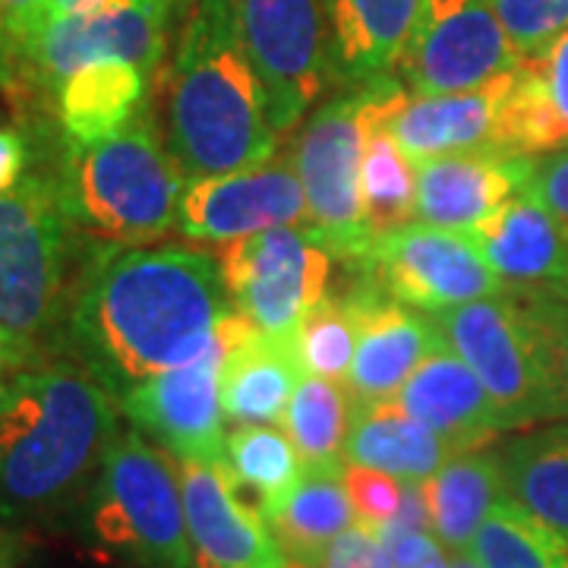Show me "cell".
<instances>
[{"instance_id": "obj_22", "label": "cell", "mask_w": 568, "mask_h": 568, "mask_svg": "<svg viewBox=\"0 0 568 568\" xmlns=\"http://www.w3.org/2000/svg\"><path fill=\"white\" fill-rule=\"evenodd\" d=\"M568 145V32L508 73L499 152L547 155Z\"/></svg>"}, {"instance_id": "obj_4", "label": "cell", "mask_w": 568, "mask_h": 568, "mask_svg": "<svg viewBox=\"0 0 568 568\" xmlns=\"http://www.w3.org/2000/svg\"><path fill=\"white\" fill-rule=\"evenodd\" d=\"M54 174L73 231L95 244H145L178 227L186 174L145 108L104 140L63 142Z\"/></svg>"}, {"instance_id": "obj_14", "label": "cell", "mask_w": 568, "mask_h": 568, "mask_svg": "<svg viewBox=\"0 0 568 568\" xmlns=\"http://www.w3.org/2000/svg\"><path fill=\"white\" fill-rule=\"evenodd\" d=\"M222 361L224 345L215 335L212 347L190 364L174 366L126 388L118 407L140 429L155 439L174 462L224 465L222 429Z\"/></svg>"}, {"instance_id": "obj_30", "label": "cell", "mask_w": 568, "mask_h": 568, "mask_svg": "<svg viewBox=\"0 0 568 568\" xmlns=\"http://www.w3.org/2000/svg\"><path fill=\"white\" fill-rule=\"evenodd\" d=\"M224 467L246 503L268 515L304 477L291 436L275 426H241L224 443Z\"/></svg>"}, {"instance_id": "obj_49", "label": "cell", "mask_w": 568, "mask_h": 568, "mask_svg": "<svg viewBox=\"0 0 568 568\" xmlns=\"http://www.w3.org/2000/svg\"><path fill=\"white\" fill-rule=\"evenodd\" d=\"M171 7H174V13H190V7L196 3V0H168Z\"/></svg>"}, {"instance_id": "obj_27", "label": "cell", "mask_w": 568, "mask_h": 568, "mask_svg": "<svg viewBox=\"0 0 568 568\" xmlns=\"http://www.w3.org/2000/svg\"><path fill=\"white\" fill-rule=\"evenodd\" d=\"M149 73L126 61H99L77 70L58 89V121L67 145H85L118 133L145 108Z\"/></svg>"}, {"instance_id": "obj_36", "label": "cell", "mask_w": 568, "mask_h": 568, "mask_svg": "<svg viewBox=\"0 0 568 568\" xmlns=\"http://www.w3.org/2000/svg\"><path fill=\"white\" fill-rule=\"evenodd\" d=\"M506 291L521 304L530 323L544 335L559 369V379L568 392V282L552 287H506Z\"/></svg>"}, {"instance_id": "obj_17", "label": "cell", "mask_w": 568, "mask_h": 568, "mask_svg": "<svg viewBox=\"0 0 568 568\" xmlns=\"http://www.w3.org/2000/svg\"><path fill=\"white\" fill-rule=\"evenodd\" d=\"M357 310V351L345 386L354 402H388L429 354L446 347L429 313H414L373 282L347 294Z\"/></svg>"}, {"instance_id": "obj_2", "label": "cell", "mask_w": 568, "mask_h": 568, "mask_svg": "<svg viewBox=\"0 0 568 568\" xmlns=\"http://www.w3.org/2000/svg\"><path fill=\"white\" fill-rule=\"evenodd\" d=\"M118 417V398L85 366L20 369L0 405V515L41 518L92 493Z\"/></svg>"}, {"instance_id": "obj_44", "label": "cell", "mask_w": 568, "mask_h": 568, "mask_svg": "<svg viewBox=\"0 0 568 568\" xmlns=\"http://www.w3.org/2000/svg\"><path fill=\"white\" fill-rule=\"evenodd\" d=\"M26 559V534L0 525V568H20Z\"/></svg>"}, {"instance_id": "obj_31", "label": "cell", "mask_w": 568, "mask_h": 568, "mask_svg": "<svg viewBox=\"0 0 568 568\" xmlns=\"http://www.w3.org/2000/svg\"><path fill=\"white\" fill-rule=\"evenodd\" d=\"M480 568H568V544L515 499H499L470 540Z\"/></svg>"}, {"instance_id": "obj_5", "label": "cell", "mask_w": 568, "mask_h": 568, "mask_svg": "<svg viewBox=\"0 0 568 568\" xmlns=\"http://www.w3.org/2000/svg\"><path fill=\"white\" fill-rule=\"evenodd\" d=\"M407 95L405 85L388 73L323 104L301 133L294 168L306 193V231L332 260L357 265L376 237L361 193L366 142Z\"/></svg>"}, {"instance_id": "obj_6", "label": "cell", "mask_w": 568, "mask_h": 568, "mask_svg": "<svg viewBox=\"0 0 568 568\" xmlns=\"http://www.w3.org/2000/svg\"><path fill=\"white\" fill-rule=\"evenodd\" d=\"M89 499L95 544L136 568H196L174 458L140 429L111 443Z\"/></svg>"}, {"instance_id": "obj_25", "label": "cell", "mask_w": 568, "mask_h": 568, "mask_svg": "<svg viewBox=\"0 0 568 568\" xmlns=\"http://www.w3.org/2000/svg\"><path fill=\"white\" fill-rule=\"evenodd\" d=\"M455 452L420 420L407 414L398 398L354 402L347 417L345 462L392 474L402 484H426Z\"/></svg>"}, {"instance_id": "obj_40", "label": "cell", "mask_w": 568, "mask_h": 568, "mask_svg": "<svg viewBox=\"0 0 568 568\" xmlns=\"http://www.w3.org/2000/svg\"><path fill=\"white\" fill-rule=\"evenodd\" d=\"M392 552L395 568H452L448 549L429 537L426 530H402V534H376Z\"/></svg>"}, {"instance_id": "obj_33", "label": "cell", "mask_w": 568, "mask_h": 568, "mask_svg": "<svg viewBox=\"0 0 568 568\" xmlns=\"http://www.w3.org/2000/svg\"><path fill=\"white\" fill-rule=\"evenodd\" d=\"M361 193H364V212L373 234L402 227L414 219L417 171L405 152L398 149V142L388 136L386 123L376 126L366 142Z\"/></svg>"}, {"instance_id": "obj_19", "label": "cell", "mask_w": 568, "mask_h": 568, "mask_svg": "<svg viewBox=\"0 0 568 568\" xmlns=\"http://www.w3.org/2000/svg\"><path fill=\"white\" fill-rule=\"evenodd\" d=\"M219 338L224 345L219 379L224 420L237 426L282 424L304 376L297 342L263 335L241 313L224 316Z\"/></svg>"}, {"instance_id": "obj_38", "label": "cell", "mask_w": 568, "mask_h": 568, "mask_svg": "<svg viewBox=\"0 0 568 568\" xmlns=\"http://www.w3.org/2000/svg\"><path fill=\"white\" fill-rule=\"evenodd\" d=\"M521 193L544 205L568 234V145L534 159Z\"/></svg>"}, {"instance_id": "obj_29", "label": "cell", "mask_w": 568, "mask_h": 568, "mask_svg": "<svg viewBox=\"0 0 568 568\" xmlns=\"http://www.w3.org/2000/svg\"><path fill=\"white\" fill-rule=\"evenodd\" d=\"M506 496L568 544V420L515 436L499 452Z\"/></svg>"}, {"instance_id": "obj_13", "label": "cell", "mask_w": 568, "mask_h": 568, "mask_svg": "<svg viewBox=\"0 0 568 568\" xmlns=\"http://www.w3.org/2000/svg\"><path fill=\"white\" fill-rule=\"evenodd\" d=\"M275 133H287L335 80L325 0H231Z\"/></svg>"}, {"instance_id": "obj_15", "label": "cell", "mask_w": 568, "mask_h": 568, "mask_svg": "<svg viewBox=\"0 0 568 568\" xmlns=\"http://www.w3.org/2000/svg\"><path fill=\"white\" fill-rule=\"evenodd\" d=\"M304 222H310L304 183L297 168L287 162L186 181L178 205V231L190 241L209 244H231L268 227Z\"/></svg>"}, {"instance_id": "obj_42", "label": "cell", "mask_w": 568, "mask_h": 568, "mask_svg": "<svg viewBox=\"0 0 568 568\" xmlns=\"http://www.w3.org/2000/svg\"><path fill=\"white\" fill-rule=\"evenodd\" d=\"M29 140L17 126H0V196L10 193L26 178Z\"/></svg>"}, {"instance_id": "obj_37", "label": "cell", "mask_w": 568, "mask_h": 568, "mask_svg": "<svg viewBox=\"0 0 568 568\" xmlns=\"http://www.w3.org/2000/svg\"><path fill=\"white\" fill-rule=\"evenodd\" d=\"M345 489L351 496L354 515H357V525L369 530L386 528L388 521L398 515L402 496H405V487L392 474L361 465L345 467Z\"/></svg>"}, {"instance_id": "obj_34", "label": "cell", "mask_w": 568, "mask_h": 568, "mask_svg": "<svg viewBox=\"0 0 568 568\" xmlns=\"http://www.w3.org/2000/svg\"><path fill=\"white\" fill-rule=\"evenodd\" d=\"M294 342L304 373L342 383L351 373L357 351V310L347 297L342 301L325 297L323 304L306 313Z\"/></svg>"}, {"instance_id": "obj_1", "label": "cell", "mask_w": 568, "mask_h": 568, "mask_svg": "<svg viewBox=\"0 0 568 568\" xmlns=\"http://www.w3.org/2000/svg\"><path fill=\"white\" fill-rule=\"evenodd\" d=\"M234 313L215 256L183 246L99 244L70 297L82 366L114 398L205 354Z\"/></svg>"}, {"instance_id": "obj_16", "label": "cell", "mask_w": 568, "mask_h": 568, "mask_svg": "<svg viewBox=\"0 0 568 568\" xmlns=\"http://www.w3.org/2000/svg\"><path fill=\"white\" fill-rule=\"evenodd\" d=\"M181 465L183 511L196 568H287V556L224 465Z\"/></svg>"}, {"instance_id": "obj_10", "label": "cell", "mask_w": 568, "mask_h": 568, "mask_svg": "<svg viewBox=\"0 0 568 568\" xmlns=\"http://www.w3.org/2000/svg\"><path fill=\"white\" fill-rule=\"evenodd\" d=\"M234 313L272 338H297L304 316L328 297L332 256L301 227H268L215 244Z\"/></svg>"}, {"instance_id": "obj_45", "label": "cell", "mask_w": 568, "mask_h": 568, "mask_svg": "<svg viewBox=\"0 0 568 568\" xmlns=\"http://www.w3.org/2000/svg\"><path fill=\"white\" fill-rule=\"evenodd\" d=\"M32 361V354L22 345H17L7 332H0V364L13 366V369H26Z\"/></svg>"}, {"instance_id": "obj_7", "label": "cell", "mask_w": 568, "mask_h": 568, "mask_svg": "<svg viewBox=\"0 0 568 568\" xmlns=\"http://www.w3.org/2000/svg\"><path fill=\"white\" fill-rule=\"evenodd\" d=\"M73 224L58 174L32 171L0 196V332L29 354L67 320Z\"/></svg>"}, {"instance_id": "obj_48", "label": "cell", "mask_w": 568, "mask_h": 568, "mask_svg": "<svg viewBox=\"0 0 568 568\" xmlns=\"http://www.w3.org/2000/svg\"><path fill=\"white\" fill-rule=\"evenodd\" d=\"M17 373H20V369L0 364V405H3V398H7V392H10V379H13Z\"/></svg>"}, {"instance_id": "obj_20", "label": "cell", "mask_w": 568, "mask_h": 568, "mask_svg": "<svg viewBox=\"0 0 568 568\" xmlns=\"http://www.w3.org/2000/svg\"><path fill=\"white\" fill-rule=\"evenodd\" d=\"M506 82L508 73L474 92L407 95L388 114V136L398 142V149L414 164L462 155V152H480V149L499 152V118H503Z\"/></svg>"}, {"instance_id": "obj_21", "label": "cell", "mask_w": 568, "mask_h": 568, "mask_svg": "<svg viewBox=\"0 0 568 568\" xmlns=\"http://www.w3.org/2000/svg\"><path fill=\"white\" fill-rule=\"evenodd\" d=\"M398 402L455 455L484 448L499 433H506L484 383L448 345L414 369V376L398 392Z\"/></svg>"}, {"instance_id": "obj_46", "label": "cell", "mask_w": 568, "mask_h": 568, "mask_svg": "<svg viewBox=\"0 0 568 568\" xmlns=\"http://www.w3.org/2000/svg\"><path fill=\"white\" fill-rule=\"evenodd\" d=\"M92 3H99V0H54L51 20H54V17H67V13H80V10L92 7Z\"/></svg>"}, {"instance_id": "obj_24", "label": "cell", "mask_w": 568, "mask_h": 568, "mask_svg": "<svg viewBox=\"0 0 568 568\" xmlns=\"http://www.w3.org/2000/svg\"><path fill=\"white\" fill-rule=\"evenodd\" d=\"M424 0H325L335 80L364 85L388 77Z\"/></svg>"}, {"instance_id": "obj_26", "label": "cell", "mask_w": 568, "mask_h": 568, "mask_svg": "<svg viewBox=\"0 0 568 568\" xmlns=\"http://www.w3.org/2000/svg\"><path fill=\"white\" fill-rule=\"evenodd\" d=\"M287 562L320 568L328 547L357 525L345 489V467H304L297 487L265 515Z\"/></svg>"}, {"instance_id": "obj_32", "label": "cell", "mask_w": 568, "mask_h": 568, "mask_svg": "<svg viewBox=\"0 0 568 568\" xmlns=\"http://www.w3.org/2000/svg\"><path fill=\"white\" fill-rule=\"evenodd\" d=\"M351 402L332 379L304 373L284 414L287 436L304 467H345Z\"/></svg>"}, {"instance_id": "obj_18", "label": "cell", "mask_w": 568, "mask_h": 568, "mask_svg": "<svg viewBox=\"0 0 568 568\" xmlns=\"http://www.w3.org/2000/svg\"><path fill=\"white\" fill-rule=\"evenodd\" d=\"M534 159L537 155H508L496 149H480L420 162L414 219L474 234L521 193Z\"/></svg>"}, {"instance_id": "obj_23", "label": "cell", "mask_w": 568, "mask_h": 568, "mask_svg": "<svg viewBox=\"0 0 568 568\" xmlns=\"http://www.w3.org/2000/svg\"><path fill=\"white\" fill-rule=\"evenodd\" d=\"M506 287L568 282V234L540 203L518 193L470 234Z\"/></svg>"}, {"instance_id": "obj_8", "label": "cell", "mask_w": 568, "mask_h": 568, "mask_svg": "<svg viewBox=\"0 0 568 568\" xmlns=\"http://www.w3.org/2000/svg\"><path fill=\"white\" fill-rule=\"evenodd\" d=\"M429 316L484 383L506 429L568 417V392L547 342L508 291Z\"/></svg>"}, {"instance_id": "obj_41", "label": "cell", "mask_w": 568, "mask_h": 568, "mask_svg": "<svg viewBox=\"0 0 568 568\" xmlns=\"http://www.w3.org/2000/svg\"><path fill=\"white\" fill-rule=\"evenodd\" d=\"M3 17L10 26V36L20 44V54L26 51V44L39 36L41 29L51 22V7L54 0H0Z\"/></svg>"}, {"instance_id": "obj_35", "label": "cell", "mask_w": 568, "mask_h": 568, "mask_svg": "<svg viewBox=\"0 0 568 568\" xmlns=\"http://www.w3.org/2000/svg\"><path fill=\"white\" fill-rule=\"evenodd\" d=\"M493 7L521 61L537 58L568 32V0H493Z\"/></svg>"}, {"instance_id": "obj_3", "label": "cell", "mask_w": 568, "mask_h": 568, "mask_svg": "<svg viewBox=\"0 0 568 568\" xmlns=\"http://www.w3.org/2000/svg\"><path fill=\"white\" fill-rule=\"evenodd\" d=\"M164 145L186 181L265 164L278 149L231 0H196L168 77Z\"/></svg>"}, {"instance_id": "obj_28", "label": "cell", "mask_w": 568, "mask_h": 568, "mask_svg": "<svg viewBox=\"0 0 568 568\" xmlns=\"http://www.w3.org/2000/svg\"><path fill=\"white\" fill-rule=\"evenodd\" d=\"M429 508V530L448 549H470L477 528L484 525L489 508L506 499V480L499 452H462L448 458L424 484Z\"/></svg>"}, {"instance_id": "obj_11", "label": "cell", "mask_w": 568, "mask_h": 568, "mask_svg": "<svg viewBox=\"0 0 568 568\" xmlns=\"http://www.w3.org/2000/svg\"><path fill=\"white\" fill-rule=\"evenodd\" d=\"M493 0H424L392 77L410 95L474 92L521 67Z\"/></svg>"}, {"instance_id": "obj_47", "label": "cell", "mask_w": 568, "mask_h": 568, "mask_svg": "<svg viewBox=\"0 0 568 568\" xmlns=\"http://www.w3.org/2000/svg\"><path fill=\"white\" fill-rule=\"evenodd\" d=\"M448 562H452V568H480V562L474 559V552H470V549L448 552Z\"/></svg>"}, {"instance_id": "obj_12", "label": "cell", "mask_w": 568, "mask_h": 568, "mask_svg": "<svg viewBox=\"0 0 568 568\" xmlns=\"http://www.w3.org/2000/svg\"><path fill=\"white\" fill-rule=\"evenodd\" d=\"M357 265L364 268L366 282L420 313L506 294V282L496 275L477 241L465 231L436 224L407 222L376 234Z\"/></svg>"}, {"instance_id": "obj_43", "label": "cell", "mask_w": 568, "mask_h": 568, "mask_svg": "<svg viewBox=\"0 0 568 568\" xmlns=\"http://www.w3.org/2000/svg\"><path fill=\"white\" fill-rule=\"evenodd\" d=\"M22 82V54L20 44L10 36V26L3 17V7H0V89L7 95H20Z\"/></svg>"}, {"instance_id": "obj_39", "label": "cell", "mask_w": 568, "mask_h": 568, "mask_svg": "<svg viewBox=\"0 0 568 568\" xmlns=\"http://www.w3.org/2000/svg\"><path fill=\"white\" fill-rule=\"evenodd\" d=\"M323 568H395V562L376 530L354 525L328 547Z\"/></svg>"}, {"instance_id": "obj_9", "label": "cell", "mask_w": 568, "mask_h": 568, "mask_svg": "<svg viewBox=\"0 0 568 568\" xmlns=\"http://www.w3.org/2000/svg\"><path fill=\"white\" fill-rule=\"evenodd\" d=\"M174 7L168 0H99L80 13L54 17L22 51L20 95L58 89L77 70L99 61H126L149 77L162 67Z\"/></svg>"}]
</instances>
